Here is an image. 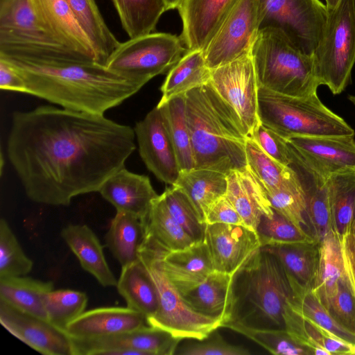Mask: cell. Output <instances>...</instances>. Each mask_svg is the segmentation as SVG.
Returning a JSON list of instances; mask_svg holds the SVG:
<instances>
[{
    "mask_svg": "<svg viewBox=\"0 0 355 355\" xmlns=\"http://www.w3.org/2000/svg\"><path fill=\"white\" fill-rule=\"evenodd\" d=\"M31 1L38 17L60 43L76 53L96 61L89 38L75 19L65 0Z\"/></svg>",
    "mask_w": 355,
    "mask_h": 355,
    "instance_id": "obj_26",
    "label": "cell"
},
{
    "mask_svg": "<svg viewBox=\"0 0 355 355\" xmlns=\"http://www.w3.org/2000/svg\"><path fill=\"white\" fill-rule=\"evenodd\" d=\"M260 29L281 30L300 50L313 55L322 36L327 8L320 0H259Z\"/></svg>",
    "mask_w": 355,
    "mask_h": 355,
    "instance_id": "obj_11",
    "label": "cell"
},
{
    "mask_svg": "<svg viewBox=\"0 0 355 355\" xmlns=\"http://www.w3.org/2000/svg\"><path fill=\"white\" fill-rule=\"evenodd\" d=\"M306 291L279 259L260 248L233 275L230 320L223 326L285 329L288 307L300 309Z\"/></svg>",
    "mask_w": 355,
    "mask_h": 355,
    "instance_id": "obj_3",
    "label": "cell"
},
{
    "mask_svg": "<svg viewBox=\"0 0 355 355\" xmlns=\"http://www.w3.org/2000/svg\"><path fill=\"white\" fill-rule=\"evenodd\" d=\"M327 183L333 230L341 237L350 230L355 215V172L333 175Z\"/></svg>",
    "mask_w": 355,
    "mask_h": 355,
    "instance_id": "obj_40",
    "label": "cell"
},
{
    "mask_svg": "<svg viewBox=\"0 0 355 355\" xmlns=\"http://www.w3.org/2000/svg\"><path fill=\"white\" fill-rule=\"evenodd\" d=\"M344 266L355 294V231L339 237Z\"/></svg>",
    "mask_w": 355,
    "mask_h": 355,
    "instance_id": "obj_52",
    "label": "cell"
},
{
    "mask_svg": "<svg viewBox=\"0 0 355 355\" xmlns=\"http://www.w3.org/2000/svg\"><path fill=\"white\" fill-rule=\"evenodd\" d=\"M135 140L104 114L44 105L12 114L7 154L30 200L68 206L125 167Z\"/></svg>",
    "mask_w": 355,
    "mask_h": 355,
    "instance_id": "obj_1",
    "label": "cell"
},
{
    "mask_svg": "<svg viewBox=\"0 0 355 355\" xmlns=\"http://www.w3.org/2000/svg\"><path fill=\"white\" fill-rule=\"evenodd\" d=\"M351 229L355 231V215L352 221Z\"/></svg>",
    "mask_w": 355,
    "mask_h": 355,
    "instance_id": "obj_57",
    "label": "cell"
},
{
    "mask_svg": "<svg viewBox=\"0 0 355 355\" xmlns=\"http://www.w3.org/2000/svg\"><path fill=\"white\" fill-rule=\"evenodd\" d=\"M205 224L225 223L246 227L242 218L225 194L218 198L209 205L205 216Z\"/></svg>",
    "mask_w": 355,
    "mask_h": 355,
    "instance_id": "obj_51",
    "label": "cell"
},
{
    "mask_svg": "<svg viewBox=\"0 0 355 355\" xmlns=\"http://www.w3.org/2000/svg\"><path fill=\"white\" fill-rule=\"evenodd\" d=\"M345 274L340 239L332 230L320 242L317 275L311 289L324 308Z\"/></svg>",
    "mask_w": 355,
    "mask_h": 355,
    "instance_id": "obj_34",
    "label": "cell"
},
{
    "mask_svg": "<svg viewBox=\"0 0 355 355\" xmlns=\"http://www.w3.org/2000/svg\"><path fill=\"white\" fill-rule=\"evenodd\" d=\"M286 140L308 164L326 178L355 172L354 135L293 137Z\"/></svg>",
    "mask_w": 355,
    "mask_h": 355,
    "instance_id": "obj_19",
    "label": "cell"
},
{
    "mask_svg": "<svg viewBox=\"0 0 355 355\" xmlns=\"http://www.w3.org/2000/svg\"><path fill=\"white\" fill-rule=\"evenodd\" d=\"M245 153L248 167L266 193L300 186L295 171L270 157L252 138L247 137Z\"/></svg>",
    "mask_w": 355,
    "mask_h": 355,
    "instance_id": "obj_37",
    "label": "cell"
},
{
    "mask_svg": "<svg viewBox=\"0 0 355 355\" xmlns=\"http://www.w3.org/2000/svg\"><path fill=\"white\" fill-rule=\"evenodd\" d=\"M266 193L274 210L312 236L306 219L305 199L300 184L299 187L277 189Z\"/></svg>",
    "mask_w": 355,
    "mask_h": 355,
    "instance_id": "obj_46",
    "label": "cell"
},
{
    "mask_svg": "<svg viewBox=\"0 0 355 355\" xmlns=\"http://www.w3.org/2000/svg\"><path fill=\"white\" fill-rule=\"evenodd\" d=\"M234 168L230 159L214 164L180 171L173 186L180 188L189 198L200 219L205 223V216L209 205L227 190V175Z\"/></svg>",
    "mask_w": 355,
    "mask_h": 355,
    "instance_id": "obj_24",
    "label": "cell"
},
{
    "mask_svg": "<svg viewBox=\"0 0 355 355\" xmlns=\"http://www.w3.org/2000/svg\"><path fill=\"white\" fill-rule=\"evenodd\" d=\"M53 289L52 282L25 276L0 278V300L12 307L48 320L43 297Z\"/></svg>",
    "mask_w": 355,
    "mask_h": 355,
    "instance_id": "obj_33",
    "label": "cell"
},
{
    "mask_svg": "<svg viewBox=\"0 0 355 355\" xmlns=\"http://www.w3.org/2000/svg\"><path fill=\"white\" fill-rule=\"evenodd\" d=\"M0 88L26 94V87L21 76L9 63L2 59H0Z\"/></svg>",
    "mask_w": 355,
    "mask_h": 355,
    "instance_id": "obj_53",
    "label": "cell"
},
{
    "mask_svg": "<svg viewBox=\"0 0 355 355\" xmlns=\"http://www.w3.org/2000/svg\"><path fill=\"white\" fill-rule=\"evenodd\" d=\"M123 28L130 39L153 33L162 14L165 0H112Z\"/></svg>",
    "mask_w": 355,
    "mask_h": 355,
    "instance_id": "obj_38",
    "label": "cell"
},
{
    "mask_svg": "<svg viewBox=\"0 0 355 355\" xmlns=\"http://www.w3.org/2000/svg\"><path fill=\"white\" fill-rule=\"evenodd\" d=\"M348 99L355 106V96H354V95H349L348 96Z\"/></svg>",
    "mask_w": 355,
    "mask_h": 355,
    "instance_id": "obj_56",
    "label": "cell"
},
{
    "mask_svg": "<svg viewBox=\"0 0 355 355\" xmlns=\"http://www.w3.org/2000/svg\"><path fill=\"white\" fill-rule=\"evenodd\" d=\"M33 266L4 218L0 220V278L26 276Z\"/></svg>",
    "mask_w": 355,
    "mask_h": 355,
    "instance_id": "obj_43",
    "label": "cell"
},
{
    "mask_svg": "<svg viewBox=\"0 0 355 355\" xmlns=\"http://www.w3.org/2000/svg\"><path fill=\"white\" fill-rule=\"evenodd\" d=\"M116 287L128 308L141 313L147 319L156 313L158 307L156 289L139 259L121 267Z\"/></svg>",
    "mask_w": 355,
    "mask_h": 355,
    "instance_id": "obj_32",
    "label": "cell"
},
{
    "mask_svg": "<svg viewBox=\"0 0 355 355\" xmlns=\"http://www.w3.org/2000/svg\"><path fill=\"white\" fill-rule=\"evenodd\" d=\"M0 59L19 73L26 94L76 111L104 114L144 86L96 61L17 57Z\"/></svg>",
    "mask_w": 355,
    "mask_h": 355,
    "instance_id": "obj_2",
    "label": "cell"
},
{
    "mask_svg": "<svg viewBox=\"0 0 355 355\" xmlns=\"http://www.w3.org/2000/svg\"><path fill=\"white\" fill-rule=\"evenodd\" d=\"M289 146V166L295 171L304 194L311 234L320 243L333 230L327 178L308 164L290 144Z\"/></svg>",
    "mask_w": 355,
    "mask_h": 355,
    "instance_id": "obj_20",
    "label": "cell"
},
{
    "mask_svg": "<svg viewBox=\"0 0 355 355\" xmlns=\"http://www.w3.org/2000/svg\"><path fill=\"white\" fill-rule=\"evenodd\" d=\"M341 0H325V5L327 10L336 8Z\"/></svg>",
    "mask_w": 355,
    "mask_h": 355,
    "instance_id": "obj_55",
    "label": "cell"
},
{
    "mask_svg": "<svg viewBox=\"0 0 355 355\" xmlns=\"http://www.w3.org/2000/svg\"><path fill=\"white\" fill-rule=\"evenodd\" d=\"M144 239L154 250L161 269L181 295L200 285L214 270L204 240L182 250L165 251L144 234Z\"/></svg>",
    "mask_w": 355,
    "mask_h": 355,
    "instance_id": "obj_16",
    "label": "cell"
},
{
    "mask_svg": "<svg viewBox=\"0 0 355 355\" xmlns=\"http://www.w3.org/2000/svg\"><path fill=\"white\" fill-rule=\"evenodd\" d=\"M167 207L175 220L195 241H203L206 224L203 223L187 196L171 185L163 193Z\"/></svg>",
    "mask_w": 355,
    "mask_h": 355,
    "instance_id": "obj_44",
    "label": "cell"
},
{
    "mask_svg": "<svg viewBox=\"0 0 355 355\" xmlns=\"http://www.w3.org/2000/svg\"><path fill=\"white\" fill-rule=\"evenodd\" d=\"M248 349L227 342L217 331H211L202 340H193L177 347L178 355H250Z\"/></svg>",
    "mask_w": 355,
    "mask_h": 355,
    "instance_id": "obj_49",
    "label": "cell"
},
{
    "mask_svg": "<svg viewBox=\"0 0 355 355\" xmlns=\"http://www.w3.org/2000/svg\"><path fill=\"white\" fill-rule=\"evenodd\" d=\"M143 236L140 218L128 212L116 211L105 236V246L123 267L139 259Z\"/></svg>",
    "mask_w": 355,
    "mask_h": 355,
    "instance_id": "obj_35",
    "label": "cell"
},
{
    "mask_svg": "<svg viewBox=\"0 0 355 355\" xmlns=\"http://www.w3.org/2000/svg\"><path fill=\"white\" fill-rule=\"evenodd\" d=\"M142 222L144 234L165 251L182 250L195 242L173 218L162 194L153 200Z\"/></svg>",
    "mask_w": 355,
    "mask_h": 355,
    "instance_id": "obj_36",
    "label": "cell"
},
{
    "mask_svg": "<svg viewBox=\"0 0 355 355\" xmlns=\"http://www.w3.org/2000/svg\"><path fill=\"white\" fill-rule=\"evenodd\" d=\"M139 155L160 181L173 185L180 174L177 156L159 107L156 106L134 128Z\"/></svg>",
    "mask_w": 355,
    "mask_h": 355,
    "instance_id": "obj_15",
    "label": "cell"
},
{
    "mask_svg": "<svg viewBox=\"0 0 355 355\" xmlns=\"http://www.w3.org/2000/svg\"><path fill=\"white\" fill-rule=\"evenodd\" d=\"M61 236L78 259L81 267L104 287L116 286L117 279L107 263L104 246L96 234L86 225H69Z\"/></svg>",
    "mask_w": 355,
    "mask_h": 355,
    "instance_id": "obj_27",
    "label": "cell"
},
{
    "mask_svg": "<svg viewBox=\"0 0 355 355\" xmlns=\"http://www.w3.org/2000/svg\"><path fill=\"white\" fill-rule=\"evenodd\" d=\"M149 325L146 317L126 307H99L85 311L64 331L71 338H93L130 331Z\"/></svg>",
    "mask_w": 355,
    "mask_h": 355,
    "instance_id": "obj_22",
    "label": "cell"
},
{
    "mask_svg": "<svg viewBox=\"0 0 355 355\" xmlns=\"http://www.w3.org/2000/svg\"><path fill=\"white\" fill-rule=\"evenodd\" d=\"M225 195L252 230L256 232L261 216L273 214L264 189L248 166L230 171Z\"/></svg>",
    "mask_w": 355,
    "mask_h": 355,
    "instance_id": "obj_25",
    "label": "cell"
},
{
    "mask_svg": "<svg viewBox=\"0 0 355 355\" xmlns=\"http://www.w3.org/2000/svg\"><path fill=\"white\" fill-rule=\"evenodd\" d=\"M0 57L96 61L60 43L38 17L31 0H0Z\"/></svg>",
    "mask_w": 355,
    "mask_h": 355,
    "instance_id": "obj_7",
    "label": "cell"
},
{
    "mask_svg": "<svg viewBox=\"0 0 355 355\" xmlns=\"http://www.w3.org/2000/svg\"><path fill=\"white\" fill-rule=\"evenodd\" d=\"M256 232L261 247L277 243L316 241L274 209L272 216H261Z\"/></svg>",
    "mask_w": 355,
    "mask_h": 355,
    "instance_id": "obj_45",
    "label": "cell"
},
{
    "mask_svg": "<svg viewBox=\"0 0 355 355\" xmlns=\"http://www.w3.org/2000/svg\"><path fill=\"white\" fill-rule=\"evenodd\" d=\"M139 259L153 281L157 295V310L147 319L150 326L166 331L181 340H202L222 327L220 320L200 314L187 304L167 279L154 250L144 237L139 249Z\"/></svg>",
    "mask_w": 355,
    "mask_h": 355,
    "instance_id": "obj_9",
    "label": "cell"
},
{
    "mask_svg": "<svg viewBox=\"0 0 355 355\" xmlns=\"http://www.w3.org/2000/svg\"><path fill=\"white\" fill-rule=\"evenodd\" d=\"M299 313L303 318L355 345V335L347 331L333 318L311 290L304 293Z\"/></svg>",
    "mask_w": 355,
    "mask_h": 355,
    "instance_id": "obj_48",
    "label": "cell"
},
{
    "mask_svg": "<svg viewBox=\"0 0 355 355\" xmlns=\"http://www.w3.org/2000/svg\"><path fill=\"white\" fill-rule=\"evenodd\" d=\"M157 106L160 108L164 119L180 171L193 168L195 162L186 116L184 94Z\"/></svg>",
    "mask_w": 355,
    "mask_h": 355,
    "instance_id": "obj_39",
    "label": "cell"
},
{
    "mask_svg": "<svg viewBox=\"0 0 355 355\" xmlns=\"http://www.w3.org/2000/svg\"><path fill=\"white\" fill-rule=\"evenodd\" d=\"M182 0H165L168 10L178 8Z\"/></svg>",
    "mask_w": 355,
    "mask_h": 355,
    "instance_id": "obj_54",
    "label": "cell"
},
{
    "mask_svg": "<svg viewBox=\"0 0 355 355\" xmlns=\"http://www.w3.org/2000/svg\"><path fill=\"white\" fill-rule=\"evenodd\" d=\"M98 192L116 211L132 214L141 220L146 218L153 200L159 196L148 176L132 173L125 167L107 178Z\"/></svg>",
    "mask_w": 355,
    "mask_h": 355,
    "instance_id": "obj_23",
    "label": "cell"
},
{
    "mask_svg": "<svg viewBox=\"0 0 355 355\" xmlns=\"http://www.w3.org/2000/svg\"><path fill=\"white\" fill-rule=\"evenodd\" d=\"M232 280V275L214 270L202 283L182 296L195 311L220 320L223 327L230 318Z\"/></svg>",
    "mask_w": 355,
    "mask_h": 355,
    "instance_id": "obj_28",
    "label": "cell"
},
{
    "mask_svg": "<svg viewBox=\"0 0 355 355\" xmlns=\"http://www.w3.org/2000/svg\"><path fill=\"white\" fill-rule=\"evenodd\" d=\"M325 309L340 326L355 335V294L347 273L339 280Z\"/></svg>",
    "mask_w": 355,
    "mask_h": 355,
    "instance_id": "obj_47",
    "label": "cell"
},
{
    "mask_svg": "<svg viewBox=\"0 0 355 355\" xmlns=\"http://www.w3.org/2000/svg\"><path fill=\"white\" fill-rule=\"evenodd\" d=\"M250 54L259 87L299 98L317 92L313 55L300 50L281 30L260 29Z\"/></svg>",
    "mask_w": 355,
    "mask_h": 355,
    "instance_id": "obj_5",
    "label": "cell"
},
{
    "mask_svg": "<svg viewBox=\"0 0 355 355\" xmlns=\"http://www.w3.org/2000/svg\"><path fill=\"white\" fill-rule=\"evenodd\" d=\"M327 11L313 53L314 72L319 85L339 94L348 85L355 64V0H341L336 8Z\"/></svg>",
    "mask_w": 355,
    "mask_h": 355,
    "instance_id": "obj_8",
    "label": "cell"
},
{
    "mask_svg": "<svg viewBox=\"0 0 355 355\" xmlns=\"http://www.w3.org/2000/svg\"><path fill=\"white\" fill-rule=\"evenodd\" d=\"M184 96L195 167L224 159H230L234 168L247 166V136L241 123L210 83Z\"/></svg>",
    "mask_w": 355,
    "mask_h": 355,
    "instance_id": "obj_4",
    "label": "cell"
},
{
    "mask_svg": "<svg viewBox=\"0 0 355 355\" xmlns=\"http://www.w3.org/2000/svg\"><path fill=\"white\" fill-rule=\"evenodd\" d=\"M238 0H182L180 38L187 50H203Z\"/></svg>",
    "mask_w": 355,
    "mask_h": 355,
    "instance_id": "obj_21",
    "label": "cell"
},
{
    "mask_svg": "<svg viewBox=\"0 0 355 355\" xmlns=\"http://www.w3.org/2000/svg\"><path fill=\"white\" fill-rule=\"evenodd\" d=\"M209 83L239 117L247 137L260 123L258 90L250 53L211 69Z\"/></svg>",
    "mask_w": 355,
    "mask_h": 355,
    "instance_id": "obj_13",
    "label": "cell"
},
{
    "mask_svg": "<svg viewBox=\"0 0 355 355\" xmlns=\"http://www.w3.org/2000/svg\"><path fill=\"white\" fill-rule=\"evenodd\" d=\"M270 157L285 166L291 160L290 146L286 139L261 121L252 137Z\"/></svg>",
    "mask_w": 355,
    "mask_h": 355,
    "instance_id": "obj_50",
    "label": "cell"
},
{
    "mask_svg": "<svg viewBox=\"0 0 355 355\" xmlns=\"http://www.w3.org/2000/svg\"><path fill=\"white\" fill-rule=\"evenodd\" d=\"M182 44L176 35L153 32L120 43L106 67L144 85L155 76L168 73L180 60L187 51Z\"/></svg>",
    "mask_w": 355,
    "mask_h": 355,
    "instance_id": "obj_10",
    "label": "cell"
},
{
    "mask_svg": "<svg viewBox=\"0 0 355 355\" xmlns=\"http://www.w3.org/2000/svg\"><path fill=\"white\" fill-rule=\"evenodd\" d=\"M70 338L72 355H173L182 340L150 325L98 338Z\"/></svg>",
    "mask_w": 355,
    "mask_h": 355,
    "instance_id": "obj_14",
    "label": "cell"
},
{
    "mask_svg": "<svg viewBox=\"0 0 355 355\" xmlns=\"http://www.w3.org/2000/svg\"><path fill=\"white\" fill-rule=\"evenodd\" d=\"M87 302L85 293L71 289H53L43 297L48 321L64 331L70 322L85 311Z\"/></svg>",
    "mask_w": 355,
    "mask_h": 355,
    "instance_id": "obj_41",
    "label": "cell"
},
{
    "mask_svg": "<svg viewBox=\"0 0 355 355\" xmlns=\"http://www.w3.org/2000/svg\"><path fill=\"white\" fill-rule=\"evenodd\" d=\"M0 323L12 335L44 355H72L70 337L46 320L0 300Z\"/></svg>",
    "mask_w": 355,
    "mask_h": 355,
    "instance_id": "obj_17",
    "label": "cell"
},
{
    "mask_svg": "<svg viewBox=\"0 0 355 355\" xmlns=\"http://www.w3.org/2000/svg\"><path fill=\"white\" fill-rule=\"evenodd\" d=\"M78 24L89 38L96 61L106 66L120 43L107 26L95 0H65Z\"/></svg>",
    "mask_w": 355,
    "mask_h": 355,
    "instance_id": "obj_30",
    "label": "cell"
},
{
    "mask_svg": "<svg viewBox=\"0 0 355 355\" xmlns=\"http://www.w3.org/2000/svg\"><path fill=\"white\" fill-rule=\"evenodd\" d=\"M260 30L259 0H238L202 50L210 69L250 53Z\"/></svg>",
    "mask_w": 355,
    "mask_h": 355,
    "instance_id": "obj_12",
    "label": "cell"
},
{
    "mask_svg": "<svg viewBox=\"0 0 355 355\" xmlns=\"http://www.w3.org/2000/svg\"><path fill=\"white\" fill-rule=\"evenodd\" d=\"M211 69L202 50H187L170 69L160 89L162 97L157 105L209 82Z\"/></svg>",
    "mask_w": 355,
    "mask_h": 355,
    "instance_id": "obj_31",
    "label": "cell"
},
{
    "mask_svg": "<svg viewBox=\"0 0 355 355\" xmlns=\"http://www.w3.org/2000/svg\"><path fill=\"white\" fill-rule=\"evenodd\" d=\"M276 355H310L313 352L283 329H258L238 325L227 327Z\"/></svg>",
    "mask_w": 355,
    "mask_h": 355,
    "instance_id": "obj_42",
    "label": "cell"
},
{
    "mask_svg": "<svg viewBox=\"0 0 355 355\" xmlns=\"http://www.w3.org/2000/svg\"><path fill=\"white\" fill-rule=\"evenodd\" d=\"M260 121L285 139L355 135L354 130L320 100L317 92L293 97L259 87Z\"/></svg>",
    "mask_w": 355,
    "mask_h": 355,
    "instance_id": "obj_6",
    "label": "cell"
},
{
    "mask_svg": "<svg viewBox=\"0 0 355 355\" xmlns=\"http://www.w3.org/2000/svg\"><path fill=\"white\" fill-rule=\"evenodd\" d=\"M317 241L277 243L261 247L275 255L286 270L305 290L312 289L319 261Z\"/></svg>",
    "mask_w": 355,
    "mask_h": 355,
    "instance_id": "obj_29",
    "label": "cell"
},
{
    "mask_svg": "<svg viewBox=\"0 0 355 355\" xmlns=\"http://www.w3.org/2000/svg\"><path fill=\"white\" fill-rule=\"evenodd\" d=\"M204 241L214 270L232 275L261 247L255 231L225 223L206 224Z\"/></svg>",
    "mask_w": 355,
    "mask_h": 355,
    "instance_id": "obj_18",
    "label": "cell"
}]
</instances>
